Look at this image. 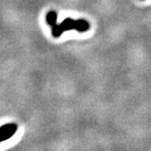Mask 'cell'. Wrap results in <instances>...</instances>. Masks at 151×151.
Instances as JSON below:
<instances>
[{
    "mask_svg": "<svg viewBox=\"0 0 151 151\" xmlns=\"http://www.w3.org/2000/svg\"><path fill=\"white\" fill-rule=\"evenodd\" d=\"M90 29V24L86 20L79 19V20H73L71 18H66L62 24H56L51 27L52 35L54 37H60L65 31L76 30L78 32H86Z\"/></svg>",
    "mask_w": 151,
    "mask_h": 151,
    "instance_id": "1",
    "label": "cell"
},
{
    "mask_svg": "<svg viewBox=\"0 0 151 151\" xmlns=\"http://www.w3.org/2000/svg\"><path fill=\"white\" fill-rule=\"evenodd\" d=\"M18 126L15 123H8L0 127V142L8 140L16 134Z\"/></svg>",
    "mask_w": 151,
    "mask_h": 151,
    "instance_id": "2",
    "label": "cell"
},
{
    "mask_svg": "<svg viewBox=\"0 0 151 151\" xmlns=\"http://www.w3.org/2000/svg\"><path fill=\"white\" fill-rule=\"evenodd\" d=\"M57 18L58 14L56 11H49L46 15V22L52 27L57 24Z\"/></svg>",
    "mask_w": 151,
    "mask_h": 151,
    "instance_id": "3",
    "label": "cell"
}]
</instances>
